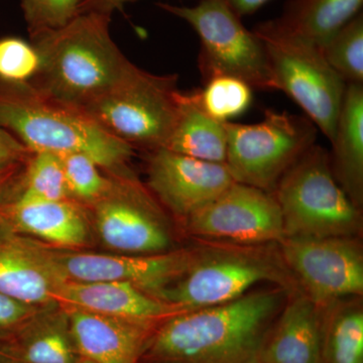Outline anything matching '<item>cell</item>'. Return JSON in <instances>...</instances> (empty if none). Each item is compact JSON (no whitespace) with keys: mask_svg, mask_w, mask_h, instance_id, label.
I'll use <instances>...</instances> for the list:
<instances>
[{"mask_svg":"<svg viewBox=\"0 0 363 363\" xmlns=\"http://www.w3.org/2000/svg\"><path fill=\"white\" fill-rule=\"evenodd\" d=\"M363 0H289L274 23L298 38L323 48L362 13Z\"/></svg>","mask_w":363,"mask_h":363,"instance_id":"obj_22","label":"cell"},{"mask_svg":"<svg viewBox=\"0 0 363 363\" xmlns=\"http://www.w3.org/2000/svg\"><path fill=\"white\" fill-rule=\"evenodd\" d=\"M38 248L61 281L128 283L156 298L188 271L197 255V247L156 255H100Z\"/></svg>","mask_w":363,"mask_h":363,"instance_id":"obj_11","label":"cell"},{"mask_svg":"<svg viewBox=\"0 0 363 363\" xmlns=\"http://www.w3.org/2000/svg\"><path fill=\"white\" fill-rule=\"evenodd\" d=\"M111 18L78 13L62 28L33 35L40 68L28 82L48 96L80 109L107 92L131 63L112 39Z\"/></svg>","mask_w":363,"mask_h":363,"instance_id":"obj_2","label":"cell"},{"mask_svg":"<svg viewBox=\"0 0 363 363\" xmlns=\"http://www.w3.org/2000/svg\"><path fill=\"white\" fill-rule=\"evenodd\" d=\"M133 1L136 0H83L79 6L78 13H98L111 16L113 11Z\"/></svg>","mask_w":363,"mask_h":363,"instance_id":"obj_34","label":"cell"},{"mask_svg":"<svg viewBox=\"0 0 363 363\" xmlns=\"http://www.w3.org/2000/svg\"><path fill=\"white\" fill-rule=\"evenodd\" d=\"M16 363H76L70 334L59 328H47L35 335L20 331L0 344Z\"/></svg>","mask_w":363,"mask_h":363,"instance_id":"obj_25","label":"cell"},{"mask_svg":"<svg viewBox=\"0 0 363 363\" xmlns=\"http://www.w3.org/2000/svg\"><path fill=\"white\" fill-rule=\"evenodd\" d=\"M39 68V54L33 44L20 38L0 39V80L28 82L35 77Z\"/></svg>","mask_w":363,"mask_h":363,"instance_id":"obj_29","label":"cell"},{"mask_svg":"<svg viewBox=\"0 0 363 363\" xmlns=\"http://www.w3.org/2000/svg\"><path fill=\"white\" fill-rule=\"evenodd\" d=\"M260 283L281 286L290 293L300 289L284 262L279 243L203 241L188 271L157 298L192 311L231 302Z\"/></svg>","mask_w":363,"mask_h":363,"instance_id":"obj_4","label":"cell"},{"mask_svg":"<svg viewBox=\"0 0 363 363\" xmlns=\"http://www.w3.org/2000/svg\"><path fill=\"white\" fill-rule=\"evenodd\" d=\"M32 155L16 136L0 126V164L26 162Z\"/></svg>","mask_w":363,"mask_h":363,"instance_id":"obj_33","label":"cell"},{"mask_svg":"<svg viewBox=\"0 0 363 363\" xmlns=\"http://www.w3.org/2000/svg\"><path fill=\"white\" fill-rule=\"evenodd\" d=\"M253 363H262V362H260V359L259 360V362H253Z\"/></svg>","mask_w":363,"mask_h":363,"instance_id":"obj_38","label":"cell"},{"mask_svg":"<svg viewBox=\"0 0 363 363\" xmlns=\"http://www.w3.org/2000/svg\"><path fill=\"white\" fill-rule=\"evenodd\" d=\"M184 222L189 233L202 241L257 245L286 238L274 194L236 182Z\"/></svg>","mask_w":363,"mask_h":363,"instance_id":"obj_12","label":"cell"},{"mask_svg":"<svg viewBox=\"0 0 363 363\" xmlns=\"http://www.w3.org/2000/svg\"><path fill=\"white\" fill-rule=\"evenodd\" d=\"M56 302L71 309L154 326L187 312L138 286L119 281H62L57 290Z\"/></svg>","mask_w":363,"mask_h":363,"instance_id":"obj_15","label":"cell"},{"mask_svg":"<svg viewBox=\"0 0 363 363\" xmlns=\"http://www.w3.org/2000/svg\"><path fill=\"white\" fill-rule=\"evenodd\" d=\"M147 179L157 199L184 221L235 183L225 164L202 161L164 147L152 150Z\"/></svg>","mask_w":363,"mask_h":363,"instance_id":"obj_14","label":"cell"},{"mask_svg":"<svg viewBox=\"0 0 363 363\" xmlns=\"http://www.w3.org/2000/svg\"><path fill=\"white\" fill-rule=\"evenodd\" d=\"M61 159L71 198L95 204L107 194L112 181L100 173V167L90 157L71 152Z\"/></svg>","mask_w":363,"mask_h":363,"instance_id":"obj_28","label":"cell"},{"mask_svg":"<svg viewBox=\"0 0 363 363\" xmlns=\"http://www.w3.org/2000/svg\"><path fill=\"white\" fill-rule=\"evenodd\" d=\"M272 194L281 209L286 238L362 234V210L334 178L329 152L316 143L286 172Z\"/></svg>","mask_w":363,"mask_h":363,"instance_id":"obj_5","label":"cell"},{"mask_svg":"<svg viewBox=\"0 0 363 363\" xmlns=\"http://www.w3.org/2000/svg\"><path fill=\"white\" fill-rule=\"evenodd\" d=\"M322 363H363L362 297L322 306Z\"/></svg>","mask_w":363,"mask_h":363,"instance_id":"obj_23","label":"cell"},{"mask_svg":"<svg viewBox=\"0 0 363 363\" xmlns=\"http://www.w3.org/2000/svg\"><path fill=\"white\" fill-rule=\"evenodd\" d=\"M83 0H21L30 37L67 25L78 14Z\"/></svg>","mask_w":363,"mask_h":363,"instance_id":"obj_30","label":"cell"},{"mask_svg":"<svg viewBox=\"0 0 363 363\" xmlns=\"http://www.w3.org/2000/svg\"><path fill=\"white\" fill-rule=\"evenodd\" d=\"M157 6L185 21L200 38L199 67L205 80L231 76L252 89L274 90L264 44L226 0H200L194 6Z\"/></svg>","mask_w":363,"mask_h":363,"instance_id":"obj_9","label":"cell"},{"mask_svg":"<svg viewBox=\"0 0 363 363\" xmlns=\"http://www.w3.org/2000/svg\"><path fill=\"white\" fill-rule=\"evenodd\" d=\"M181 91L174 75H155L130 63L111 89L82 109L119 140L155 150L175 128Z\"/></svg>","mask_w":363,"mask_h":363,"instance_id":"obj_6","label":"cell"},{"mask_svg":"<svg viewBox=\"0 0 363 363\" xmlns=\"http://www.w3.org/2000/svg\"><path fill=\"white\" fill-rule=\"evenodd\" d=\"M61 279L32 241L0 223V293L30 306L56 302Z\"/></svg>","mask_w":363,"mask_h":363,"instance_id":"obj_18","label":"cell"},{"mask_svg":"<svg viewBox=\"0 0 363 363\" xmlns=\"http://www.w3.org/2000/svg\"><path fill=\"white\" fill-rule=\"evenodd\" d=\"M16 198L39 201L70 200L61 156L33 152L26 162Z\"/></svg>","mask_w":363,"mask_h":363,"instance_id":"obj_24","label":"cell"},{"mask_svg":"<svg viewBox=\"0 0 363 363\" xmlns=\"http://www.w3.org/2000/svg\"><path fill=\"white\" fill-rule=\"evenodd\" d=\"M76 363H94L93 362H91L89 359H86V358L81 357L80 359L77 360V362Z\"/></svg>","mask_w":363,"mask_h":363,"instance_id":"obj_37","label":"cell"},{"mask_svg":"<svg viewBox=\"0 0 363 363\" xmlns=\"http://www.w3.org/2000/svg\"><path fill=\"white\" fill-rule=\"evenodd\" d=\"M252 91L240 79L215 76L208 79L203 89L194 92L203 111L212 118L225 123L247 111L252 104Z\"/></svg>","mask_w":363,"mask_h":363,"instance_id":"obj_26","label":"cell"},{"mask_svg":"<svg viewBox=\"0 0 363 363\" xmlns=\"http://www.w3.org/2000/svg\"><path fill=\"white\" fill-rule=\"evenodd\" d=\"M322 52L327 63L346 84L363 85V13L339 30Z\"/></svg>","mask_w":363,"mask_h":363,"instance_id":"obj_27","label":"cell"},{"mask_svg":"<svg viewBox=\"0 0 363 363\" xmlns=\"http://www.w3.org/2000/svg\"><path fill=\"white\" fill-rule=\"evenodd\" d=\"M290 292L271 285L224 304L181 313L157 327L140 363H253Z\"/></svg>","mask_w":363,"mask_h":363,"instance_id":"obj_1","label":"cell"},{"mask_svg":"<svg viewBox=\"0 0 363 363\" xmlns=\"http://www.w3.org/2000/svg\"><path fill=\"white\" fill-rule=\"evenodd\" d=\"M225 164L236 183L274 193L291 167L316 143L306 117L267 109L259 123H226Z\"/></svg>","mask_w":363,"mask_h":363,"instance_id":"obj_8","label":"cell"},{"mask_svg":"<svg viewBox=\"0 0 363 363\" xmlns=\"http://www.w3.org/2000/svg\"><path fill=\"white\" fill-rule=\"evenodd\" d=\"M279 247L298 288L318 307L341 298L362 297L359 236L285 238Z\"/></svg>","mask_w":363,"mask_h":363,"instance_id":"obj_10","label":"cell"},{"mask_svg":"<svg viewBox=\"0 0 363 363\" xmlns=\"http://www.w3.org/2000/svg\"><path fill=\"white\" fill-rule=\"evenodd\" d=\"M157 327L84 310L69 312L74 347L94 363H140Z\"/></svg>","mask_w":363,"mask_h":363,"instance_id":"obj_16","label":"cell"},{"mask_svg":"<svg viewBox=\"0 0 363 363\" xmlns=\"http://www.w3.org/2000/svg\"><path fill=\"white\" fill-rule=\"evenodd\" d=\"M334 178L355 206H363V85L346 86L331 140Z\"/></svg>","mask_w":363,"mask_h":363,"instance_id":"obj_20","label":"cell"},{"mask_svg":"<svg viewBox=\"0 0 363 363\" xmlns=\"http://www.w3.org/2000/svg\"><path fill=\"white\" fill-rule=\"evenodd\" d=\"M18 233H28L62 247H82L87 241V223L82 211L70 200L39 201L16 198L0 217Z\"/></svg>","mask_w":363,"mask_h":363,"instance_id":"obj_19","label":"cell"},{"mask_svg":"<svg viewBox=\"0 0 363 363\" xmlns=\"http://www.w3.org/2000/svg\"><path fill=\"white\" fill-rule=\"evenodd\" d=\"M0 363H14L13 358L2 347H0Z\"/></svg>","mask_w":363,"mask_h":363,"instance_id":"obj_36","label":"cell"},{"mask_svg":"<svg viewBox=\"0 0 363 363\" xmlns=\"http://www.w3.org/2000/svg\"><path fill=\"white\" fill-rule=\"evenodd\" d=\"M253 32L266 50L274 89L292 98L331 142L347 84L327 63L321 48L274 20L260 23Z\"/></svg>","mask_w":363,"mask_h":363,"instance_id":"obj_7","label":"cell"},{"mask_svg":"<svg viewBox=\"0 0 363 363\" xmlns=\"http://www.w3.org/2000/svg\"><path fill=\"white\" fill-rule=\"evenodd\" d=\"M321 313L302 291L291 293L267 334L262 363H322Z\"/></svg>","mask_w":363,"mask_h":363,"instance_id":"obj_17","label":"cell"},{"mask_svg":"<svg viewBox=\"0 0 363 363\" xmlns=\"http://www.w3.org/2000/svg\"><path fill=\"white\" fill-rule=\"evenodd\" d=\"M14 363H16V362H14Z\"/></svg>","mask_w":363,"mask_h":363,"instance_id":"obj_39","label":"cell"},{"mask_svg":"<svg viewBox=\"0 0 363 363\" xmlns=\"http://www.w3.org/2000/svg\"><path fill=\"white\" fill-rule=\"evenodd\" d=\"M226 1L233 9L234 13L240 18H242V16L255 13L271 0H226Z\"/></svg>","mask_w":363,"mask_h":363,"instance_id":"obj_35","label":"cell"},{"mask_svg":"<svg viewBox=\"0 0 363 363\" xmlns=\"http://www.w3.org/2000/svg\"><path fill=\"white\" fill-rule=\"evenodd\" d=\"M0 126L32 152H79L100 168L125 173L133 155L128 143L105 130L82 109L58 101L30 82L0 80Z\"/></svg>","mask_w":363,"mask_h":363,"instance_id":"obj_3","label":"cell"},{"mask_svg":"<svg viewBox=\"0 0 363 363\" xmlns=\"http://www.w3.org/2000/svg\"><path fill=\"white\" fill-rule=\"evenodd\" d=\"M33 315V306L0 293V344L13 339Z\"/></svg>","mask_w":363,"mask_h":363,"instance_id":"obj_31","label":"cell"},{"mask_svg":"<svg viewBox=\"0 0 363 363\" xmlns=\"http://www.w3.org/2000/svg\"><path fill=\"white\" fill-rule=\"evenodd\" d=\"M225 123L203 111L194 91L182 92L178 119L164 149L202 161L225 164Z\"/></svg>","mask_w":363,"mask_h":363,"instance_id":"obj_21","label":"cell"},{"mask_svg":"<svg viewBox=\"0 0 363 363\" xmlns=\"http://www.w3.org/2000/svg\"><path fill=\"white\" fill-rule=\"evenodd\" d=\"M26 162L0 164V217L18 194Z\"/></svg>","mask_w":363,"mask_h":363,"instance_id":"obj_32","label":"cell"},{"mask_svg":"<svg viewBox=\"0 0 363 363\" xmlns=\"http://www.w3.org/2000/svg\"><path fill=\"white\" fill-rule=\"evenodd\" d=\"M94 205L98 231L112 250L125 255L169 252L171 234L161 210L135 179L123 174Z\"/></svg>","mask_w":363,"mask_h":363,"instance_id":"obj_13","label":"cell"}]
</instances>
